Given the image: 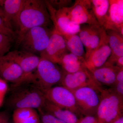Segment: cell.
<instances>
[{"instance_id":"9a60e30c","label":"cell","mask_w":123,"mask_h":123,"mask_svg":"<svg viewBox=\"0 0 123 123\" xmlns=\"http://www.w3.org/2000/svg\"><path fill=\"white\" fill-rule=\"evenodd\" d=\"M23 76L22 69L17 64L6 55L0 57V78L12 82V89L20 84Z\"/></svg>"},{"instance_id":"1f68e13d","label":"cell","mask_w":123,"mask_h":123,"mask_svg":"<svg viewBox=\"0 0 123 123\" xmlns=\"http://www.w3.org/2000/svg\"><path fill=\"white\" fill-rule=\"evenodd\" d=\"M21 123H40V117L36 112Z\"/></svg>"},{"instance_id":"8d00e7d4","label":"cell","mask_w":123,"mask_h":123,"mask_svg":"<svg viewBox=\"0 0 123 123\" xmlns=\"http://www.w3.org/2000/svg\"><path fill=\"white\" fill-rule=\"evenodd\" d=\"M114 123H123V116L120 117Z\"/></svg>"},{"instance_id":"30bf717a","label":"cell","mask_w":123,"mask_h":123,"mask_svg":"<svg viewBox=\"0 0 123 123\" xmlns=\"http://www.w3.org/2000/svg\"><path fill=\"white\" fill-rule=\"evenodd\" d=\"M68 17L78 25L98 24L95 17L90 0H76L70 7L65 8Z\"/></svg>"},{"instance_id":"e575fe53","label":"cell","mask_w":123,"mask_h":123,"mask_svg":"<svg viewBox=\"0 0 123 123\" xmlns=\"http://www.w3.org/2000/svg\"><path fill=\"white\" fill-rule=\"evenodd\" d=\"M115 66L118 67L119 68H123V56L119 57L116 63Z\"/></svg>"},{"instance_id":"83f0119b","label":"cell","mask_w":123,"mask_h":123,"mask_svg":"<svg viewBox=\"0 0 123 123\" xmlns=\"http://www.w3.org/2000/svg\"><path fill=\"white\" fill-rule=\"evenodd\" d=\"M0 34L13 37H15V32L7 26L5 22L3 17H0Z\"/></svg>"},{"instance_id":"3957f363","label":"cell","mask_w":123,"mask_h":123,"mask_svg":"<svg viewBox=\"0 0 123 123\" xmlns=\"http://www.w3.org/2000/svg\"><path fill=\"white\" fill-rule=\"evenodd\" d=\"M65 73L58 64L40 57L37 68L29 84L42 91L47 90L56 84L60 85Z\"/></svg>"},{"instance_id":"ac0fdd59","label":"cell","mask_w":123,"mask_h":123,"mask_svg":"<svg viewBox=\"0 0 123 123\" xmlns=\"http://www.w3.org/2000/svg\"><path fill=\"white\" fill-rule=\"evenodd\" d=\"M106 31L111 54L104 65H115L118 58L123 56V36L115 31Z\"/></svg>"},{"instance_id":"44dd1931","label":"cell","mask_w":123,"mask_h":123,"mask_svg":"<svg viewBox=\"0 0 123 123\" xmlns=\"http://www.w3.org/2000/svg\"><path fill=\"white\" fill-rule=\"evenodd\" d=\"M58 65L68 73H73L87 69L85 58L70 53L65 55Z\"/></svg>"},{"instance_id":"8fae6325","label":"cell","mask_w":123,"mask_h":123,"mask_svg":"<svg viewBox=\"0 0 123 123\" xmlns=\"http://www.w3.org/2000/svg\"><path fill=\"white\" fill-rule=\"evenodd\" d=\"M68 52L64 36L53 27L48 44L40 57L59 64L63 56Z\"/></svg>"},{"instance_id":"7c38bea8","label":"cell","mask_w":123,"mask_h":123,"mask_svg":"<svg viewBox=\"0 0 123 123\" xmlns=\"http://www.w3.org/2000/svg\"><path fill=\"white\" fill-rule=\"evenodd\" d=\"M51 21L53 22V27L64 37L77 34L80 30V25L73 23L68 17L65 8L55 9L46 0Z\"/></svg>"},{"instance_id":"8992f818","label":"cell","mask_w":123,"mask_h":123,"mask_svg":"<svg viewBox=\"0 0 123 123\" xmlns=\"http://www.w3.org/2000/svg\"><path fill=\"white\" fill-rule=\"evenodd\" d=\"M103 88L86 86L72 92L78 106L84 116H96Z\"/></svg>"},{"instance_id":"484cf974","label":"cell","mask_w":123,"mask_h":123,"mask_svg":"<svg viewBox=\"0 0 123 123\" xmlns=\"http://www.w3.org/2000/svg\"><path fill=\"white\" fill-rule=\"evenodd\" d=\"M40 117V123H65L42 109L38 110Z\"/></svg>"},{"instance_id":"d6a6232c","label":"cell","mask_w":123,"mask_h":123,"mask_svg":"<svg viewBox=\"0 0 123 123\" xmlns=\"http://www.w3.org/2000/svg\"><path fill=\"white\" fill-rule=\"evenodd\" d=\"M9 119V115L7 111H0V123H8Z\"/></svg>"},{"instance_id":"f546056e","label":"cell","mask_w":123,"mask_h":123,"mask_svg":"<svg viewBox=\"0 0 123 123\" xmlns=\"http://www.w3.org/2000/svg\"><path fill=\"white\" fill-rule=\"evenodd\" d=\"M111 88L118 95L123 98V81L115 83Z\"/></svg>"},{"instance_id":"603a6c76","label":"cell","mask_w":123,"mask_h":123,"mask_svg":"<svg viewBox=\"0 0 123 123\" xmlns=\"http://www.w3.org/2000/svg\"><path fill=\"white\" fill-rule=\"evenodd\" d=\"M64 37L69 51L77 56L85 58L86 53L84 46L78 34Z\"/></svg>"},{"instance_id":"4316f807","label":"cell","mask_w":123,"mask_h":123,"mask_svg":"<svg viewBox=\"0 0 123 123\" xmlns=\"http://www.w3.org/2000/svg\"><path fill=\"white\" fill-rule=\"evenodd\" d=\"M47 1L53 8L56 10L70 7L73 5L72 0H50Z\"/></svg>"},{"instance_id":"f1b7e54d","label":"cell","mask_w":123,"mask_h":123,"mask_svg":"<svg viewBox=\"0 0 123 123\" xmlns=\"http://www.w3.org/2000/svg\"><path fill=\"white\" fill-rule=\"evenodd\" d=\"M79 123H101L96 116H84L79 119Z\"/></svg>"},{"instance_id":"7402d4cb","label":"cell","mask_w":123,"mask_h":123,"mask_svg":"<svg viewBox=\"0 0 123 123\" xmlns=\"http://www.w3.org/2000/svg\"><path fill=\"white\" fill-rule=\"evenodd\" d=\"M95 17L99 26H103L108 15L109 0H90Z\"/></svg>"},{"instance_id":"d6986e66","label":"cell","mask_w":123,"mask_h":123,"mask_svg":"<svg viewBox=\"0 0 123 123\" xmlns=\"http://www.w3.org/2000/svg\"><path fill=\"white\" fill-rule=\"evenodd\" d=\"M120 69L115 65H104L91 73L96 81L101 86H109L111 87L115 83L117 75Z\"/></svg>"},{"instance_id":"5bb4252c","label":"cell","mask_w":123,"mask_h":123,"mask_svg":"<svg viewBox=\"0 0 123 123\" xmlns=\"http://www.w3.org/2000/svg\"><path fill=\"white\" fill-rule=\"evenodd\" d=\"M109 2L108 15L103 27L123 36V0H109Z\"/></svg>"},{"instance_id":"cb8c5ba5","label":"cell","mask_w":123,"mask_h":123,"mask_svg":"<svg viewBox=\"0 0 123 123\" xmlns=\"http://www.w3.org/2000/svg\"><path fill=\"white\" fill-rule=\"evenodd\" d=\"M37 112L35 109L23 108L15 109L13 114L14 123H21Z\"/></svg>"},{"instance_id":"ba28073f","label":"cell","mask_w":123,"mask_h":123,"mask_svg":"<svg viewBox=\"0 0 123 123\" xmlns=\"http://www.w3.org/2000/svg\"><path fill=\"white\" fill-rule=\"evenodd\" d=\"M78 35L86 48L85 59L108 38L105 30L98 24L80 25Z\"/></svg>"},{"instance_id":"4dcf8cb0","label":"cell","mask_w":123,"mask_h":123,"mask_svg":"<svg viewBox=\"0 0 123 123\" xmlns=\"http://www.w3.org/2000/svg\"><path fill=\"white\" fill-rule=\"evenodd\" d=\"M8 89L7 81L0 78V95L4 97Z\"/></svg>"},{"instance_id":"d590c367","label":"cell","mask_w":123,"mask_h":123,"mask_svg":"<svg viewBox=\"0 0 123 123\" xmlns=\"http://www.w3.org/2000/svg\"><path fill=\"white\" fill-rule=\"evenodd\" d=\"M4 0H0V17H3V11L2 7H1V6H3Z\"/></svg>"},{"instance_id":"2e32d148","label":"cell","mask_w":123,"mask_h":123,"mask_svg":"<svg viewBox=\"0 0 123 123\" xmlns=\"http://www.w3.org/2000/svg\"><path fill=\"white\" fill-rule=\"evenodd\" d=\"M111 50L107 39L85 59L90 72L103 66L111 56Z\"/></svg>"},{"instance_id":"e0dca14e","label":"cell","mask_w":123,"mask_h":123,"mask_svg":"<svg viewBox=\"0 0 123 123\" xmlns=\"http://www.w3.org/2000/svg\"><path fill=\"white\" fill-rule=\"evenodd\" d=\"M24 0H5L4 1L3 18L7 26L13 30L12 25L17 27L19 14Z\"/></svg>"},{"instance_id":"4fadbf2b","label":"cell","mask_w":123,"mask_h":123,"mask_svg":"<svg viewBox=\"0 0 123 123\" xmlns=\"http://www.w3.org/2000/svg\"><path fill=\"white\" fill-rule=\"evenodd\" d=\"M60 85L72 92L86 86L103 88L96 81L91 73L87 69L73 73L65 72Z\"/></svg>"},{"instance_id":"836d02e7","label":"cell","mask_w":123,"mask_h":123,"mask_svg":"<svg viewBox=\"0 0 123 123\" xmlns=\"http://www.w3.org/2000/svg\"><path fill=\"white\" fill-rule=\"evenodd\" d=\"M123 81V68L120 69L116 76L115 83Z\"/></svg>"},{"instance_id":"277c9868","label":"cell","mask_w":123,"mask_h":123,"mask_svg":"<svg viewBox=\"0 0 123 123\" xmlns=\"http://www.w3.org/2000/svg\"><path fill=\"white\" fill-rule=\"evenodd\" d=\"M96 116L101 123H114L123 116V98L111 88H103Z\"/></svg>"},{"instance_id":"f35d334b","label":"cell","mask_w":123,"mask_h":123,"mask_svg":"<svg viewBox=\"0 0 123 123\" xmlns=\"http://www.w3.org/2000/svg\"></svg>"},{"instance_id":"ffe728a7","label":"cell","mask_w":123,"mask_h":123,"mask_svg":"<svg viewBox=\"0 0 123 123\" xmlns=\"http://www.w3.org/2000/svg\"><path fill=\"white\" fill-rule=\"evenodd\" d=\"M42 109L65 123H79V117L73 112L60 107L47 99Z\"/></svg>"},{"instance_id":"52a82bcc","label":"cell","mask_w":123,"mask_h":123,"mask_svg":"<svg viewBox=\"0 0 123 123\" xmlns=\"http://www.w3.org/2000/svg\"><path fill=\"white\" fill-rule=\"evenodd\" d=\"M42 91L47 100L60 107L69 110L79 119L84 117L78 106L73 93L67 88L58 86Z\"/></svg>"},{"instance_id":"d4e9b609","label":"cell","mask_w":123,"mask_h":123,"mask_svg":"<svg viewBox=\"0 0 123 123\" xmlns=\"http://www.w3.org/2000/svg\"><path fill=\"white\" fill-rule=\"evenodd\" d=\"M13 38V37L0 34V57L10 52Z\"/></svg>"},{"instance_id":"9c48e42d","label":"cell","mask_w":123,"mask_h":123,"mask_svg":"<svg viewBox=\"0 0 123 123\" xmlns=\"http://www.w3.org/2000/svg\"><path fill=\"white\" fill-rule=\"evenodd\" d=\"M6 55L17 64L23 72L22 80L16 87L23 84H28L37 68L40 57L22 50L11 51Z\"/></svg>"},{"instance_id":"6da1fadb","label":"cell","mask_w":123,"mask_h":123,"mask_svg":"<svg viewBox=\"0 0 123 123\" xmlns=\"http://www.w3.org/2000/svg\"><path fill=\"white\" fill-rule=\"evenodd\" d=\"M51 21L46 0H24L18 18L17 37L34 27H48Z\"/></svg>"},{"instance_id":"74e56055","label":"cell","mask_w":123,"mask_h":123,"mask_svg":"<svg viewBox=\"0 0 123 123\" xmlns=\"http://www.w3.org/2000/svg\"><path fill=\"white\" fill-rule=\"evenodd\" d=\"M4 98V97L0 95V107L2 105V103H3Z\"/></svg>"},{"instance_id":"5b68a950","label":"cell","mask_w":123,"mask_h":123,"mask_svg":"<svg viewBox=\"0 0 123 123\" xmlns=\"http://www.w3.org/2000/svg\"><path fill=\"white\" fill-rule=\"evenodd\" d=\"M52 30L43 27H34L17 37V42L21 50L40 55L48 44Z\"/></svg>"},{"instance_id":"7a4b0ae2","label":"cell","mask_w":123,"mask_h":123,"mask_svg":"<svg viewBox=\"0 0 123 123\" xmlns=\"http://www.w3.org/2000/svg\"><path fill=\"white\" fill-rule=\"evenodd\" d=\"M13 91L6 103L14 110L23 108L42 109L46 101L43 91L31 84L21 85Z\"/></svg>"}]
</instances>
